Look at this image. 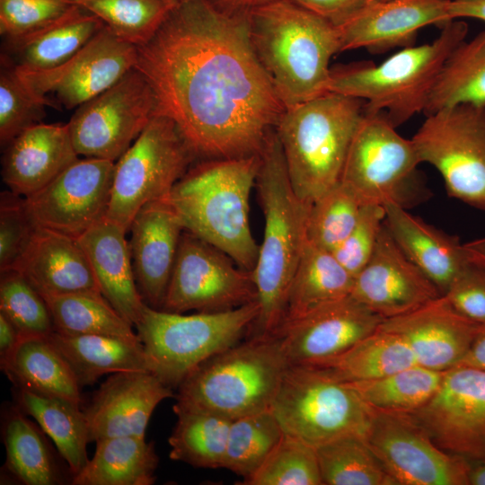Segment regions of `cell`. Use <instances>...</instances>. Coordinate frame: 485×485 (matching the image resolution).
I'll return each mask as SVG.
<instances>
[{
    "mask_svg": "<svg viewBox=\"0 0 485 485\" xmlns=\"http://www.w3.org/2000/svg\"><path fill=\"white\" fill-rule=\"evenodd\" d=\"M46 105L35 97L14 67L1 58L0 143L5 146L26 128L41 123Z\"/></svg>",
    "mask_w": 485,
    "mask_h": 485,
    "instance_id": "obj_47",
    "label": "cell"
},
{
    "mask_svg": "<svg viewBox=\"0 0 485 485\" xmlns=\"http://www.w3.org/2000/svg\"><path fill=\"white\" fill-rule=\"evenodd\" d=\"M247 13L252 48L285 110L329 92L330 61L341 52L336 25L290 0Z\"/></svg>",
    "mask_w": 485,
    "mask_h": 485,
    "instance_id": "obj_3",
    "label": "cell"
},
{
    "mask_svg": "<svg viewBox=\"0 0 485 485\" xmlns=\"http://www.w3.org/2000/svg\"><path fill=\"white\" fill-rule=\"evenodd\" d=\"M270 410L283 431L315 447L347 435L366 436L373 410L348 384L305 366H288Z\"/></svg>",
    "mask_w": 485,
    "mask_h": 485,
    "instance_id": "obj_9",
    "label": "cell"
},
{
    "mask_svg": "<svg viewBox=\"0 0 485 485\" xmlns=\"http://www.w3.org/2000/svg\"><path fill=\"white\" fill-rule=\"evenodd\" d=\"M468 485H485V456L469 459Z\"/></svg>",
    "mask_w": 485,
    "mask_h": 485,
    "instance_id": "obj_57",
    "label": "cell"
},
{
    "mask_svg": "<svg viewBox=\"0 0 485 485\" xmlns=\"http://www.w3.org/2000/svg\"><path fill=\"white\" fill-rule=\"evenodd\" d=\"M247 11L182 0L137 47L135 67L157 111L202 159L260 154L285 110L252 48Z\"/></svg>",
    "mask_w": 485,
    "mask_h": 485,
    "instance_id": "obj_1",
    "label": "cell"
},
{
    "mask_svg": "<svg viewBox=\"0 0 485 485\" xmlns=\"http://www.w3.org/2000/svg\"><path fill=\"white\" fill-rule=\"evenodd\" d=\"M445 372L416 364L375 379L344 384L371 410L410 413L434 395Z\"/></svg>",
    "mask_w": 485,
    "mask_h": 485,
    "instance_id": "obj_39",
    "label": "cell"
},
{
    "mask_svg": "<svg viewBox=\"0 0 485 485\" xmlns=\"http://www.w3.org/2000/svg\"><path fill=\"white\" fill-rule=\"evenodd\" d=\"M92 459L75 476L73 485H151L159 458L146 436L99 439Z\"/></svg>",
    "mask_w": 485,
    "mask_h": 485,
    "instance_id": "obj_33",
    "label": "cell"
},
{
    "mask_svg": "<svg viewBox=\"0 0 485 485\" xmlns=\"http://www.w3.org/2000/svg\"><path fill=\"white\" fill-rule=\"evenodd\" d=\"M463 249L471 262L485 268V236L463 243Z\"/></svg>",
    "mask_w": 485,
    "mask_h": 485,
    "instance_id": "obj_56",
    "label": "cell"
},
{
    "mask_svg": "<svg viewBox=\"0 0 485 485\" xmlns=\"http://www.w3.org/2000/svg\"><path fill=\"white\" fill-rule=\"evenodd\" d=\"M172 410L177 420L168 438L169 457L196 468H223L233 419L174 405Z\"/></svg>",
    "mask_w": 485,
    "mask_h": 485,
    "instance_id": "obj_38",
    "label": "cell"
},
{
    "mask_svg": "<svg viewBox=\"0 0 485 485\" xmlns=\"http://www.w3.org/2000/svg\"><path fill=\"white\" fill-rule=\"evenodd\" d=\"M78 158L67 124L41 122L26 128L4 146L2 179L10 191L26 198Z\"/></svg>",
    "mask_w": 485,
    "mask_h": 485,
    "instance_id": "obj_25",
    "label": "cell"
},
{
    "mask_svg": "<svg viewBox=\"0 0 485 485\" xmlns=\"http://www.w3.org/2000/svg\"><path fill=\"white\" fill-rule=\"evenodd\" d=\"M468 320L485 326V268L470 262L442 295Z\"/></svg>",
    "mask_w": 485,
    "mask_h": 485,
    "instance_id": "obj_51",
    "label": "cell"
},
{
    "mask_svg": "<svg viewBox=\"0 0 485 485\" xmlns=\"http://www.w3.org/2000/svg\"><path fill=\"white\" fill-rule=\"evenodd\" d=\"M460 365L485 370V326H482Z\"/></svg>",
    "mask_w": 485,
    "mask_h": 485,
    "instance_id": "obj_55",
    "label": "cell"
},
{
    "mask_svg": "<svg viewBox=\"0 0 485 485\" xmlns=\"http://www.w3.org/2000/svg\"><path fill=\"white\" fill-rule=\"evenodd\" d=\"M172 389L150 371L111 374L83 409L90 442L99 439L146 436L149 419Z\"/></svg>",
    "mask_w": 485,
    "mask_h": 485,
    "instance_id": "obj_21",
    "label": "cell"
},
{
    "mask_svg": "<svg viewBox=\"0 0 485 485\" xmlns=\"http://www.w3.org/2000/svg\"><path fill=\"white\" fill-rule=\"evenodd\" d=\"M245 485H322L316 447L287 434Z\"/></svg>",
    "mask_w": 485,
    "mask_h": 485,
    "instance_id": "obj_45",
    "label": "cell"
},
{
    "mask_svg": "<svg viewBox=\"0 0 485 485\" xmlns=\"http://www.w3.org/2000/svg\"><path fill=\"white\" fill-rule=\"evenodd\" d=\"M260 154L202 159L191 165L165 198L184 230L220 249L242 269L253 271L260 245L250 225V196Z\"/></svg>",
    "mask_w": 485,
    "mask_h": 485,
    "instance_id": "obj_4",
    "label": "cell"
},
{
    "mask_svg": "<svg viewBox=\"0 0 485 485\" xmlns=\"http://www.w3.org/2000/svg\"><path fill=\"white\" fill-rule=\"evenodd\" d=\"M284 431L270 409L232 420L223 468L243 481L263 463L280 441Z\"/></svg>",
    "mask_w": 485,
    "mask_h": 485,
    "instance_id": "obj_42",
    "label": "cell"
},
{
    "mask_svg": "<svg viewBox=\"0 0 485 485\" xmlns=\"http://www.w3.org/2000/svg\"><path fill=\"white\" fill-rule=\"evenodd\" d=\"M73 4L66 0H0V33L18 39L52 22Z\"/></svg>",
    "mask_w": 485,
    "mask_h": 485,
    "instance_id": "obj_50",
    "label": "cell"
},
{
    "mask_svg": "<svg viewBox=\"0 0 485 485\" xmlns=\"http://www.w3.org/2000/svg\"><path fill=\"white\" fill-rule=\"evenodd\" d=\"M363 205L355 191L340 181L312 203L307 242L332 251L355 226Z\"/></svg>",
    "mask_w": 485,
    "mask_h": 485,
    "instance_id": "obj_44",
    "label": "cell"
},
{
    "mask_svg": "<svg viewBox=\"0 0 485 485\" xmlns=\"http://www.w3.org/2000/svg\"><path fill=\"white\" fill-rule=\"evenodd\" d=\"M381 113L364 111L353 135L340 181L365 204L393 202L406 208L420 163L413 143Z\"/></svg>",
    "mask_w": 485,
    "mask_h": 485,
    "instance_id": "obj_12",
    "label": "cell"
},
{
    "mask_svg": "<svg viewBox=\"0 0 485 485\" xmlns=\"http://www.w3.org/2000/svg\"><path fill=\"white\" fill-rule=\"evenodd\" d=\"M364 111L363 100L328 92L281 114L275 130L300 199L312 204L340 181Z\"/></svg>",
    "mask_w": 485,
    "mask_h": 485,
    "instance_id": "obj_6",
    "label": "cell"
},
{
    "mask_svg": "<svg viewBox=\"0 0 485 485\" xmlns=\"http://www.w3.org/2000/svg\"><path fill=\"white\" fill-rule=\"evenodd\" d=\"M481 327L458 313L443 295L379 324L404 340L418 365L442 372L460 364Z\"/></svg>",
    "mask_w": 485,
    "mask_h": 485,
    "instance_id": "obj_23",
    "label": "cell"
},
{
    "mask_svg": "<svg viewBox=\"0 0 485 485\" xmlns=\"http://www.w3.org/2000/svg\"><path fill=\"white\" fill-rule=\"evenodd\" d=\"M1 369L14 387L60 396L81 404V387L61 354L47 337L20 338Z\"/></svg>",
    "mask_w": 485,
    "mask_h": 485,
    "instance_id": "obj_34",
    "label": "cell"
},
{
    "mask_svg": "<svg viewBox=\"0 0 485 485\" xmlns=\"http://www.w3.org/2000/svg\"><path fill=\"white\" fill-rule=\"evenodd\" d=\"M287 366L277 337L246 338L190 372L174 406L231 419L270 409Z\"/></svg>",
    "mask_w": 485,
    "mask_h": 485,
    "instance_id": "obj_7",
    "label": "cell"
},
{
    "mask_svg": "<svg viewBox=\"0 0 485 485\" xmlns=\"http://www.w3.org/2000/svg\"><path fill=\"white\" fill-rule=\"evenodd\" d=\"M19 340L20 336L14 325L0 313V362L13 352Z\"/></svg>",
    "mask_w": 485,
    "mask_h": 485,
    "instance_id": "obj_54",
    "label": "cell"
},
{
    "mask_svg": "<svg viewBox=\"0 0 485 485\" xmlns=\"http://www.w3.org/2000/svg\"><path fill=\"white\" fill-rule=\"evenodd\" d=\"M264 231L252 271L259 314L246 338H272L282 327L289 288L307 242L312 204L295 193L275 128L260 153L256 180Z\"/></svg>",
    "mask_w": 485,
    "mask_h": 485,
    "instance_id": "obj_2",
    "label": "cell"
},
{
    "mask_svg": "<svg viewBox=\"0 0 485 485\" xmlns=\"http://www.w3.org/2000/svg\"><path fill=\"white\" fill-rule=\"evenodd\" d=\"M137 60V47L103 25L79 51L56 67L14 69L30 92L46 106L71 110L116 84L136 66Z\"/></svg>",
    "mask_w": 485,
    "mask_h": 485,
    "instance_id": "obj_15",
    "label": "cell"
},
{
    "mask_svg": "<svg viewBox=\"0 0 485 485\" xmlns=\"http://www.w3.org/2000/svg\"><path fill=\"white\" fill-rule=\"evenodd\" d=\"M5 469L26 485H57L65 480L44 431L13 403L5 409L2 425Z\"/></svg>",
    "mask_w": 485,
    "mask_h": 485,
    "instance_id": "obj_36",
    "label": "cell"
},
{
    "mask_svg": "<svg viewBox=\"0 0 485 485\" xmlns=\"http://www.w3.org/2000/svg\"><path fill=\"white\" fill-rule=\"evenodd\" d=\"M128 233L120 225L104 217L76 240L87 257L101 295L136 326L145 303L136 283Z\"/></svg>",
    "mask_w": 485,
    "mask_h": 485,
    "instance_id": "obj_27",
    "label": "cell"
},
{
    "mask_svg": "<svg viewBox=\"0 0 485 485\" xmlns=\"http://www.w3.org/2000/svg\"><path fill=\"white\" fill-rule=\"evenodd\" d=\"M98 17L116 36L136 47L146 43L172 8L165 0H72Z\"/></svg>",
    "mask_w": 485,
    "mask_h": 485,
    "instance_id": "obj_43",
    "label": "cell"
},
{
    "mask_svg": "<svg viewBox=\"0 0 485 485\" xmlns=\"http://www.w3.org/2000/svg\"><path fill=\"white\" fill-rule=\"evenodd\" d=\"M14 388L13 404L36 420L53 441L71 475L77 474L89 461V432L81 404L60 396Z\"/></svg>",
    "mask_w": 485,
    "mask_h": 485,
    "instance_id": "obj_31",
    "label": "cell"
},
{
    "mask_svg": "<svg viewBox=\"0 0 485 485\" xmlns=\"http://www.w3.org/2000/svg\"><path fill=\"white\" fill-rule=\"evenodd\" d=\"M316 451L322 484L396 485L364 436H343Z\"/></svg>",
    "mask_w": 485,
    "mask_h": 485,
    "instance_id": "obj_41",
    "label": "cell"
},
{
    "mask_svg": "<svg viewBox=\"0 0 485 485\" xmlns=\"http://www.w3.org/2000/svg\"><path fill=\"white\" fill-rule=\"evenodd\" d=\"M47 338L67 362L81 389L107 374L150 371L141 341L55 330Z\"/></svg>",
    "mask_w": 485,
    "mask_h": 485,
    "instance_id": "obj_30",
    "label": "cell"
},
{
    "mask_svg": "<svg viewBox=\"0 0 485 485\" xmlns=\"http://www.w3.org/2000/svg\"><path fill=\"white\" fill-rule=\"evenodd\" d=\"M459 104L485 107V31L464 40L446 59L424 113Z\"/></svg>",
    "mask_w": 485,
    "mask_h": 485,
    "instance_id": "obj_37",
    "label": "cell"
},
{
    "mask_svg": "<svg viewBox=\"0 0 485 485\" xmlns=\"http://www.w3.org/2000/svg\"><path fill=\"white\" fill-rule=\"evenodd\" d=\"M41 295L101 293L87 257L76 239L38 227L13 268Z\"/></svg>",
    "mask_w": 485,
    "mask_h": 485,
    "instance_id": "obj_26",
    "label": "cell"
},
{
    "mask_svg": "<svg viewBox=\"0 0 485 485\" xmlns=\"http://www.w3.org/2000/svg\"><path fill=\"white\" fill-rule=\"evenodd\" d=\"M157 112L154 91L136 67L76 108L67 123L77 154L117 162Z\"/></svg>",
    "mask_w": 485,
    "mask_h": 485,
    "instance_id": "obj_13",
    "label": "cell"
},
{
    "mask_svg": "<svg viewBox=\"0 0 485 485\" xmlns=\"http://www.w3.org/2000/svg\"><path fill=\"white\" fill-rule=\"evenodd\" d=\"M450 0H372L337 26L340 50L382 53L413 46L419 31L451 21Z\"/></svg>",
    "mask_w": 485,
    "mask_h": 485,
    "instance_id": "obj_22",
    "label": "cell"
},
{
    "mask_svg": "<svg viewBox=\"0 0 485 485\" xmlns=\"http://www.w3.org/2000/svg\"><path fill=\"white\" fill-rule=\"evenodd\" d=\"M103 25L94 14L73 4L48 25L21 38L5 40L1 58L19 70L50 69L73 57Z\"/></svg>",
    "mask_w": 485,
    "mask_h": 485,
    "instance_id": "obj_29",
    "label": "cell"
},
{
    "mask_svg": "<svg viewBox=\"0 0 485 485\" xmlns=\"http://www.w3.org/2000/svg\"><path fill=\"white\" fill-rule=\"evenodd\" d=\"M411 141L451 197L485 209V107L459 104L426 115Z\"/></svg>",
    "mask_w": 485,
    "mask_h": 485,
    "instance_id": "obj_11",
    "label": "cell"
},
{
    "mask_svg": "<svg viewBox=\"0 0 485 485\" xmlns=\"http://www.w3.org/2000/svg\"><path fill=\"white\" fill-rule=\"evenodd\" d=\"M353 284L354 277L331 251L307 242L289 288L283 325L350 296Z\"/></svg>",
    "mask_w": 485,
    "mask_h": 485,
    "instance_id": "obj_32",
    "label": "cell"
},
{
    "mask_svg": "<svg viewBox=\"0 0 485 485\" xmlns=\"http://www.w3.org/2000/svg\"><path fill=\"white\" fill-rule=\"evenodd\" d=\"M339 26L372 0H290Z\"/></svg>",
    "mask_w": 485,
    "mask_h": 485,
    "instance_id": "obj_52",
    "label": "cell"
},
{
    "mask_svg": "<svg viewBox=\"0 0 485 485\" xmlns=\"http://www.w3.org/2000/svg\"><path fill=\"white\" fill-rule=\"evenodd\" d=\"M259 310L258 301L231 310L193 314L145 304L135 327L150 372L173 389L204 361L246 337Z\"/></svg>",
    "mask_w": 485,
    "mask_h": 485,
    "instance_id": "obj_8",
    "label": "cell"
},
{
    "mask_svg": "<svg viewBox=\"0 0 485 485\" xmlns=\"http://www.w3.org/2000/svg\"><path fill=\"white\" fill-rule=\"evenodd\" d=\"M37 228L24 198L10 190L1 192L0 271L15 266Z\"/></svg>",
    "mask_w": 485,
    "mask_h": 485,
    "instance_id": "obj_48",
    "label": "cell"
},
{
    "mask_svg": "<svg viewBox=\"0 0 485 485\" xmlns=\"http://www.w3.org/2000/svg\"><path fill=\"white\" fill-rule=\"evenodd\" d=\"M383 320L348 296L285 323L276 337L288 366H306L339 355Z\"/></svg>",
    "mask_w": 485,
    "mask_h": 485,
    "instance_id": "obj_20",
    "label": "cell"
},
{
    "mask_svg": "<svg viewBox=\"0 0 485 485\" xmlns=\"http://www.w3.org/2000/svg\"><path fill=\"white\" fill-rule=\"evenodd\" d=\"M66 1H68L69 3H71V4H72V0H66Z\"/></svg>",
    "mask_w": 485,
    "mask_h": 485,
    "instance_id": "obj_60",
    "label": "cell"
},
{
    "mask_svg": "<svg viewBox=\"0 0 485 485\" xmlns=\"http://www.w3.org/2000/svg\"><path fill=\"white\" fill-rule=\"evenodd\" d=\"M257 301L252 271L184 230L161 310L219 312Z\"/></svg>",
    "mask_w": 485,
    "mask_h": 485,
    "instance_id": "obj_14",
    "label": "cell"
},
{
    "mask_svg": "<svg viewBox=\"0 0 485 485\" xmlns=\"http://www.w3.org/2000/svg\"><path fill=\"white\" fill-rule=\"evenodd\" d=\"M217 4L231 10L247 11L269 0H213Z\"/></svg>",
    "mask_w": 485,
    "mask_h": 485,
    "instance_id": "obj_58",
    "label": "cell"
},
{
    "mask_svg": "<svg viewBox=\"0 0 485 485\" xmlns=\"http://www.w3.org/2000/svg\"><path fill=\"white\" fill-rule=\"evenodd\" d=\"M450 18H474L485 22V0H450Z\"/></svg>",
    "mask_w": 485,
    "mask_h": 485,
    "instance_id": "obj_53",
    "label": "cell"
},
{
    "mask_svg": "<svg viewBox=\"0 0 485 485\" xmlns=\"http://www.w3.org/2000/svg\"><path fill=\"white\" fill-rule=\"evenodd\" d=\"M372 410L365 437L396 485H468V458L439 447L407 413Z\"/></svg>",
    "mask_w": 485,
    "mask_h": 485,
    "instance_id": "obj_16",
    "label": "cell"
},
{
    "mask_svg": "<svg viewBox=\"0 0 485 485\" xmlns=\"http://www.w3.org/2000/svg\"><path fill=\"white\" fill-rule=\"evenodd\" d=\"M384 216L383 205H363L349 234L331 251L354 278L370 260L384 226Z\"/></svg>",
    "mask_w": 485,
    "mask_h": 485,
    "instance_id": "obj_49",
    "label": "cell"
},
{
    "mask_svg": "<svg viewBox=\"0 0 485 485\" xmlns=\"http://www.w3.org/2000/svg\"><path fill=\"white\" fill-rule=\"evenodd\" d=\"M0 274V313L14 325L20 338L48 337L54 324L43 296L17 269Z\"/></svg>",
    "mask_w": 485,
    "mask_h": 485,
    "instance_id": "obj_46",
    "label": "cell"
},
{
    "mask_svg": "<svg viewBox=\"0 0 485 485\" xmlns=\"http://www.w3.org/2000/svg\"><path fill=\"white\" fill-rule=\"evenodd\" d=\"M115 162L84 157L24 198L40 228L77 239L107 215Z\"/></svg>",
    "mask_w": 485,
    "mask_h": 485,
    "instance_id": "obj_17",
    "label": "cell"
},
{
    "mask_svg": "<svg viewBox=\"0 0 485 485\" xmlns=\"http://www.w3.org/2000/svg\"><path fill=\"white\" fill-rule=\"evenodd\" d=\"M384 225L407 258L445 294L471 262L458 238L427 224L405 207L386 202Z\"/></svg>",
    "mask_w": 485,
    "mask_h": 485,
    "instance_id": "obj_28",
    "label": "cell"
},
{
    "mask_svg": "<svg viewBox=\"0 0 485 485\" xmlns=\"http://www.w3.org/2000/svg\"><path fill=\"white\" fill-rule=\"evenodd\" d=\"M407 414L445 451L485 456V370L463 365L446 370L434 395Z\"/></svg>",
    "mask_w": 485,
    "mask_h": 485,
    "instance_id": "obj_18",
    "label": "cell"
},
{
    "mask_svg": "<svg viewBox=\"0 0 485 485\" xmlns=\"http://www.w3.org/2000/svg\"><path fill=\"white\" fill-rule=\"evenodd\" d=\"M198 158L174 121L157 111L115 162L106 218L129 230L146 204L165 198Z\"/></svg>",
    "mask_w": 485,
    "mask_h": 485,
    "instance_id": "obj_10",
    "label": "cell"
},
{
    "mask_svg": "<svg viewBox=\"0 0 485 485\" xmlns=\"http://www.w3.org/2000/svg\"><path fill=\"white\" fill-rule=\"evenodd\" d=\"M165 1H167V2H169V3H172V4H179L180 2H181L182 0H165Z\"/></svg>",
    "mask_w": 485,
    "mask_h": 485,
    "instance_id": "obj_59",
    "label": "cell"
},
{
    "mask_svg": "<svg viewBox=\"0 0 485 485\" xmlns=\"http://www.w3.org/2000/svg\"><path fill=\"white\" fill-rule=\"evenodd\" d=\"M184 226L166 198L143 206L128 241L136 283L146 304L162 309Z\"/></svg>",
    "mask_w": 485,
    "mask_h": 485,
    "instance_id": "obj_24",
    "label": "cell"
},
{
    "mask_svg": "<svg viewBox=\"0 0 485 485\" xmlns=\"http://www.w3.org/2000/svg\"><path fill=\"white\" fill-rule=\"evenodd\" d=\"M416 364L404 340L378 326L339 355L305 366L340 383H354L381 377Z\"/></svg>",
    "mask_w": 485,
    "mask_h": 485,
    "instance_id": "obj_35",
    "label": "cell"
},
{
    "mask_svg": "<svg viewBox=\"0 0 485 485\" xmlns=\"http://www.w3.org/2000/svg\"><path fill=\"white\" fill-rule=\"evenodd\" d=\"M54 330L69 334H98L140 341L133 325L119 314L101 293L42 295Z\"/></svg>",
    "mask_w": 485,
    "mask_h": 485,
    "instance_id": "obj_40",
    "label": "cell"
},
{
    "mask_svg": "<svg viewBox=\"0 0 485 485\" xmlns=\"http://www.w3.org/2000/svg\"><path fill=\"white\" fill-rule=\"evenodd\" d=\"M440 295L437 287L399 248L384 223L370 260L354 278L350 296L387 319L411 312Z\"/></svg>",
    "mask_w": 485,
    "mask_h": 485,
    "instance_id": "obj_19",
    "label": "cell"
},
{
    "mask_svg": "<svg viewBox=\"0 0 485 485\" xmlns=\"http://www.w3.org/2000/svg\"><path fill=\"white\" fill-rule=\"evenodd\" d=\"M467 33L468 24L454 19L432 42L403 48L379 65L332 66L328 91L363 100L366 111L383 114L396 128L424 112L446 59Z\"/></svg>",
    "mask_w": 485,
    "mask_h": 485,
    "instance_id": "obj_5",
    "label": "cell"
}]
</instances>
